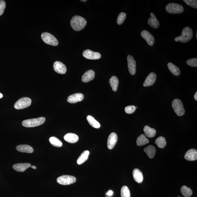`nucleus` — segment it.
Listing matches in <instances>:
<instances>
[{"mask_svg":"<svg viewBox=\"0 0 197 197\" xmlns=\"http://www.w3.org/2000/svg\"><path fill=\"white\" fill-rule=\"evenodd\" d=\"M70 24L72 28L75 31H80L85 27L87 21L84 18L81 16L76 15L72 18Z\"/></svg>","mask_w":197,"mask_h":197,"instance_id":"obj_1","label":"nucleus"},{"mask_svg":"<svg viewBox=\"0 0 197 197\" xmlns=\"http://www.w3.org/2000/svg\"><path fill=\"white\" fill-rule=\"evenodd\" d=\"M192 37V29L189 27H187L182 30L181 35L175 38V40L176 42L180 41L181 43H186L190 40Z\"/></svg>","mask_w":197,"mask_h":197,"instance_id":"obj_2","label":"nucleus"},{"mask_svg":"<svg viewBox=\"0 0 197 197\" xmlns=\"http://www.w3.org/2000/svg\"><path fill=\"white\" fill-rule=\"evenodd\" d=\"M45 120V118L42 117L27 119L22 122V125L23 126L26 128H33L43 124Z\"/></svg>","mask_w":197,"mask_h":197,"instance_id":"obj_3","label":"nucleus"},{"mask_svg":"<svg viewBox=\"0 0 197 197\" xmlns=\"http://www.w3.org/2000/svg\"><path fill=\"white\" fill-rule=\"evenodd\" d=\"M172 107L175 112L178 116H182L185 114L183 104L180 99H175L172 103Z\"/></svg>","mask_w":197,"mask_h":197,"instance_id":"obj_4","label":"nucleus"},{"mask_svg":"<svg viewBox=\"0 0 197 197\" xmlns=\"http://www.w3.org/2000/svg\"><path fill=\"white\" fill-rule=\"evenodd\" d=\"M166 12L170 14H178L182 13L184 10L181 5L175 3H170L166 7Z\"/></svg>","mask_w":197,"mask_h":197,"instance_id":"obj_5","label":"nucleus"},{"mask_svg":"<svg viewBox=\"0 0 197 197\" xmlns=\"http://www.w3.org/2000/svg\"><path fill=\"white\" fill-rule=\"evenodd\" d=\"M41 37L45 43L49 45L56 46L58 44L57 39L54 36L48 33H43L42 34Z\"/></svg>","mask_w":197,"mask_h":197,"instance_id":"obj_6","label":"nucleus"},{"mask_svg":"<svg viewBox=\"0 0 197 197\" xmlns=\"http://www.w3.org/2000/svg\"><path fill=\"white\" fill-rule=\"evenodd\" d=\"M32 100L29 98L24 97L20 98L14 105V108L17 110H21L27 108L31 105Z\"/></svg>","mask_w":197,"mask_h":197,"instance_id":"obj_7","label":"nucleus"},{"mask_svg":"<svg viewBox=\"0 0 197 197\" xmlns=\"http://www.w3.org/2000/svg\"><path fill=\"white\" fill-rule=\"evenodd\" d=\"M76 180V178L74 176L69 175H63L58 177L57 179V182L61 185H68L75 183Z\"/></svg>","mask_w":197,"mask_h":197,"instance_id":"obj_8","label":"nucleus"},{"mask_svg":"<svg viewBox=\"0 0 197 197\" xmlns=\"http://www.w3.org/2000/svg\"><path fill=\"white\" fill-rule=\"evenodd\" d=\"M83 56L85 58L89 60H98L101 58V54L97 52H94L90 50H86L83 52Z\"/></svg>","mask_w":197,"mask_h":197,"instance_id":"obj_9","label":"nucleus"},{"mask_svg":"<svg viewBox=\"0 0 197 197\" xmlns=\"http://www.w3.org/2000/svg\"><path fill=\"white\" fill-rule=\"evenodd\" d=\"M128 67L130 74L134 75L136 72V63L135 60L132 55H129L127 57Z\"/></svg>","mask_w":197,"mask_h":197,"instance_id":"obj_10","label":"nucleus"},{"mask_svg":"<svg viewBox=\"0 0 197 197\" xmlns=\"http://www.w3.org/2000/svg\"><path fill=\"white\" fill-rule=\"evenodd\" d=\"M53 68L55 72L61 74H64L67 72L66 66L60 62L56 61L53 64Z\"/></svg>","mask_w":197,"mask_h":197,"instance_id":"obj_11","label":"nucleus"},{"mask_svg":"<svg viewBox=\"0 0 197 197\" xmlns=\"http://www.w3.org/2000/svg\"><path fill=\"white\" fill-rule=\"evenodd\" d=\"M141 36L150 46L153 45L155 42V38L147 30H143L141 33Z\"/></svg>","mask_w":197,"mask_h":197,"instance_id":"obj_12","label":"nucleus"},{"mask_svg":"<svg viewBox=\"0 0 197 197\" xmlns=\"http://www.w3.org/2000/svg\"><path fill=\"white\" fill-rule=\"evenodd\" d=\"M84 98V96L83 94L76 93L68 97L67 101L69 103H75L83 101Z\"/></svg>","mask_w":197,"mask_h":197,"instance_id":"obj_13","label":"nucleus"},{"mask_svg":"<svg viewBox=\"0 0 197 197\" xmlns=\"http://www.w3.org/2000/svg\"><path fill=\"white\" fill-rule=\"evenodd\" d=\"M118 140V136L115 132H112L109 135L107 140V147L109 149H112L115 146Z\"/></svg>","mask_w":197,"mask_h":197,"instance_id":"obj_14","label":"nucleus"},{"mask_svg":"<svg viewBox=\"0 0 197 197\" xmlns=\"http://www.w3.org/2000/svg\"><path fill=\"white\" fill-rule=\"evenodd\" d=\"M157 76L155 73L151 72L147 77L145 80L143 84L145 87H149L153 85L156 81Z\"/></svg>","mask_w":197,"mask_h":197,"instance_id":"obj_15","label":"nucleus"},{"mask_svg":"<svg viewBox=\"0 0 197 197\" xmlns=\"http://www.w3.org/2000/svg\"><path fill=\"white\" fill-rule=\"evenodd\" d=\"M94 71L92 70H89L84 73L82 77V80L84 83H88L95 78Z\"/></svg>","mask_w":197,"mask_h":197,"instance_id":"obj_16","label":"nucleus"},{"mask_svg":"<svg viewBox=\"0 0 197 197\" xmlns=\"http://www.w3.org/2000/svg\"><path fill=\"white\" fill-rule=\"evenodd\" d=\"M185 159L189 161H193L197 159V151L195 149H190L186 152Z\"/></svg>","mask_w":197,"mask_h":197,"instance_id":"obj_17","label":"nucleus"},{"mask_svg":"<svg viewBox=\"0 0 197 197\" xmlns=\"http://www.w3.org/2000/svg\"><path fill=\"white\" fill-rule=\"evenodd\" d=\"M148 24L152 28H157L160 26V22L153 13H150V17L148 19Z\"/></svg>","mask_w":197,"mask_h":197,"instance_id":"obj_18","label":"nucleus"},{"mask_svg":"<svg viewBox=\"0 0 197 197\" xmlns=\"http://www.w3.org/2000/svg\"><path fill=\"white\" fill-rule=\"evenodd\" d=\"M31 164L29 163H19L14 165L12 167L15 171L19 172H24L29 167H31Z\"/></svg>","mask_w":197,"mask_h":197,"instance_id":"obj_19","label":"nucleus"},{"mask_svg":"<svg viewBox=\"0 0 197 197\" xmlns=\"http://www.w3.org/2000/svg\"><path fill=\"white\" fill-rule=\"evenodd\" d=\"M132 175L134 179L137 183H141L143 182L144 176L142 172L139 169H134L132 172Z\"/></svg>","mask_w":197,"mask_h":197,"instance_id":"obj_20","label":"nucleus"},{"mask_svg":"<svg viewBox=\"0 0 197 197\" xmlns=\"http://www.w3.org/2000/svg\"><path fill=\"white\" fill-rule=\"evenodd\" d=\"M17 151L22 153H33L34 149L32 146L27 145H21L16 147Z\"/></svg>","mask_w":197,"mask_h":197,"instance_id":"obj_21","label":"nucleus"},{"mask_svg":"<svg viewBox=\"0 0 197 197\" xmlns=\"http://www.w3.org/2000/svg\"><path fill=\"white\" fill-rule=\"evenodd\" d=\"M64 140L70 143H76L78 140L79 138L76 134L69 133L66 134L64 137Z\"/></svg>","mask_w":197,"mask_h":197,"instance_id":"obj_22","label":"nucleus"},{"mask_svg":"<svg viewBox=\"0 0 197 197\" xmlns=\"http://www.w3.org/2000/svg\"><path fill=\"white\" fill-rule=\"evenodd\" d=\"M89 152L88 150H85L83 152L80 156L78 157L77 161V164L81 165L85 162L88 159Z\"/></svg>","mask_w":197,"mask_h":197,"instance_id":"obj_23","label":"nucleus"},{"mask_svg":"<svg viewBox=\"0 0 197 197\" xmlns=\"http://www.w3.org/2000/svg\"><path fill=\"white\" fill-rule=\"evenodd\" d=\"M144 151L149 158L152 159L155 157L156 150L154 146L149 145L144 149Z\"/></svg>","mask_w":197,"mask_h":197,"instance_id":"obj_24","label":"nucleus"},{"mask_svg":"<svg viewBox=\"0 0 197 197\" xmlns=\"http://www.w3.org/2000/svg\"><path fill=\"white\" fill-rule=\"evenodd\" d=\"M168 67L169 71L175 76H178L180 75V71L179 68L174 64L171 62H169L168 64Z\"/></svg>","mask_w":197,"mask_h":197,"instance_id":"obj_25","label":"nucleus"},{"mask_svg":"<svg viewBox=\"0 0 197 197\" xmlns=\"http://www.w3.org/2000/svg\"><path fill=\"white\" fill-rule=\"evenodd\" d=\"M87 119L89 124L93 128L98 129L101 127L99 122L97 121L92 116L89 115L87 116Z\"/></svg>","mask_w":197,"mask_h":197,"instance_id":"obj_26","label":"nucleus"},{"mask_svg":"<svg viewBox=\"0 0 197 197\" xmlns=\"http://www.w3.org/2000/svg\"><path fill=\"white\" fill-rule=\"evenodd\" d=\"M144 131L146 137L149 138L154 137L156 133V131L155 129L150 128L148 126L144 127Z\"/></svg>","mask_w":197,"mask_h":197,"instance_id":"obj_27","label":"nucleus"},{"mask_svg":"<svg viewBox=\"0 0 197 197\" xmlns=\"http://www.w3.org/2000/svg\"><path fill=\"white\" fill-rule=\"evenodd\" d=\"M109 83L112 90L116 92L117 91L118 85H119V80L117 77L113 76L109 80Z\"/></svg>","mask_w":197,"mask_h":197,"instance_id":"obj_28","label":"nucleus"},{"mask_svg":"<svg viewBox=\"0 0 197 197\" xmlns=\"http://www.w3.org/2000/svg\"><path fill=\"white\" fill-rule=\"evenodd\" d=\"M149 141L144 134H141L137 138V144L139 146L144 145L149 143Z\"/></svg>","mask_w":197,"mask_h":197,"instance_id":"obj_29","label":"nucleus"},{"mask_svg":"<svg viewBox=\"0 0 197 197\" xmlns=\"http://www.w3.org/2000/svg\"><path fill=\"white\" fill-rule=\"evenodd\" d=\"M155 144L157 145L160 148H164L166 145V142L165 138L164 137H161L158 138L155 141Z\"/></svg>","mask_w":197,"mask_h":197,"instance_id":"obj_30","label":"nucleus"},{"mask_svg":"<svg viewBox=\"0 0 197 197\" xmlns=\"http://www.w3.org/2000/svg\"><path fill=\"white\" fill-rule=\"evenodd\" d=\"M181 192L182 194L185 197H190L192 194V191L190 188L185 185L182 186L181 189Z\"/></svg>","mask_w":197,"mask_h":197,"instance_id":"obj_31","label":"nucleus"},{"mask_svg":"<svg viewBox=\"0 0 197 197\" xmlns=\"http://www.w3.org/2000/svg\"><path fill=\"white\" fill-rule=\"evenodd\" d=\"M49 141L50 143L53 146L56 147H61L62 146V142L56 137H51L50 138Z\"/></svg>","mask_w":197,"mask_h":197,"instance_id":"obj_32","label":"nucleus"},{"mask_svg":"<svg viewBox=\"0 0 197 197\" xmlns=\"http://www.w3.org/2000/svg\"><path fill=\"white\" fill-rule=\"evenodd\" d=\"M121 197H130V191L126 186H123L121 189Z\"/></svg>","mask_w":197,"mask_h":197,"instance_id":"obj_33","label":"nucleus"},{"mask_svg":"<svg viewBox=\"0 0 197 197\" xmlns=\"http://www.w3.org/2000/svg\"><path fill=\"white\" fill-rule=\"evenodd\" d=\"M126 17V14L125 12H121L118 15L117 19V23L118 25H121L124 22Z\"/></svg>","mask_w":197,"mask_h":197,"instance_id":"obj_34","label":"nucleus"},{"mask_svg":"<svg viewBox=\"0 0 197 197\" xmlns=\"http://www.w3.org/2000/svg\"><path fill=\"white\" fill-rule=\"evenodd\" d=\"M183 1L192 8H197V1L196 0H183Z\"/></svg>","mask_w":197,"mask_h":197,"instance_id":"obj_35","label":"nucleus"},{"mask_svg":"<svg viewBox=\"0 0 197 197\" xmlns=\"http://www.w3.org/2000/svg\"><path fill=\"white\" fill-rule=\"evenodd\" d=\"M187 64L188 65L191 67H197V58L189 59L187 61Z\"/></svg>","mask_w":197,"mask_h":197,"instance_id":"obj_36","label":"nucleus"},{"mask_svg":"<svg viewBox=\"0 0 197 197\" xmlns=\"http://www.w3.org/2000/svg\"><path fill=\"white\" fill-rule=\"evenodd\" d=\"M136 107L134 105H129L125 107V112L128 114L133 113L136 110Z\"/></svg>","mask_w":197,"mask_h":197,"instance_id":"obj_37","label":"nucleus"},{"mask_svg":"<svg viewBox=\"0 0 197 197\" xmlns=\"http://www.w3.org/2000/svg\"><path fill=\"white\" fill-rule=\"evenodd\" d=\"M6 2L3 0H0V16L2 15L6 8Z\"/></svg>","mask_w":197,"mask_h":197,"instance_id":"obj_38","label":"nucleus"},{"mask_svg":"<svg viewBox=\"0 0 197 197\" xmlns=\"http://www.w3.org/2000/svg\"><path fill=\"white\" fill-rule=\"evenodd\" d=\"M113 194V192L112 190L109 191L107 193V195L109 197L112 196Z\"/></svg>","mask_w":197,"mask_h":197,"instance_id":"obj_39","label":"nucleus"},{"mask_svg":"<svg viewBox=\"0 0 197 197\" xmlns=\"http://www.w3.org/2000/svg\"><path fill=\"white\" fill-rule=\"evenodd\" d=\"M194 98L196 100V101H197V92L196 93H195V94L194 96Z\"/></svg>","mask_w":197,"mask_h":197,"instance_id":"obj_40","label":"nucleus"},{"mask_svg":"<svg viewBox=\"0 0 197 197\" xmlns=\"http://www.w3.org/2000/svg\"><path fill=\"white\" fill-rule=\"evenodd\" d=\"M31 167L32 168H33V169H37V167H36V166H31Z\"/></svg>","mask_w":197,"mask_h":197,"instance_id":"obj_41","label":"nucleus"},{"mask_svg":"<svg viewBox=\"0 0 197 197\" xmlns=\"http://www.w3.org/2000/svg\"><path fill=\"white\" fill-rule=\"evenodd\" d=\"M3 95L1 93H0V98H2Z\"/></svg>","mask_w":197,"mask_h":197,"instance_id":"obj_42","label":"nucleus"},{"mask_svg":"<svg viewBox=\"0 0 197 197\" xmlns=\"http://www.w3.org/2000/svg\"><path fill=\"white\" fill-rule=\"evenodd\" d=\"M81 1L82 2H85L87 1L86 0H85V1H83V0H82Z\"/></svg>","mask_w":197,"mask_h":197,"instance_id":"obj_43","label":"nucleus"},{"mask_svg":"<svg viewBox=\"0 0 197 197\" xmlns=\"http://www.w3.org/2000/svg\"><path fill=\"white\" fill-rule=\"evenodd\" d=\"M196 39H197V32H196Z\"/></svg>","mask_w":197,"mask_h":197,"instance_id":"obj_44","label":"nucleus"},{"mask_svg":"<svg viewBox=\"0 0 197 197\" xmlns=\"http://www.w3.org/2000/svg\"><path fill=\"white\" fill-rule=\"evenodd\" d=\"M180 197V196H178V197Z\"/></svg>","mask_w":197,"mask_h":197,"instance_id":"obj_45","label":"nucleus"}]
</instances>
